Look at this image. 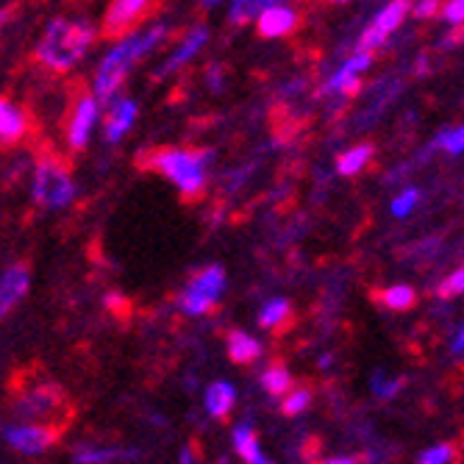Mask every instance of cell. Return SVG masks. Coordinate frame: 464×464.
Instances as JSON below:
<instances>
[{
    "instance_id": "e575fe53",
    "label": "cell",
    "mask_w": 464,
    "mask_h": 464,
    "mask_svg": "<svg viewBox=\"0 0 464 464\" xmlns=\"http://www.w3.org/2000/svg\"><path fill=\"white\" fill-rule=\"evenodd\" d=\"M453 351H456V353H459V351H464V328H461V331H459V336H456Z\"/></svg>"
},
{
    "instance_id": "f546056e",
    "label": "cell",
    "mask_w": 464,
    "mask_h": 464,
    "mask_svg": "<svg viewBox=\"0 0 464 464\" xmlns=\"http://www.w3.org/2000/svg\"><path fill=\"white\" fill-rule=\"evenodd\" d=\"M450 459H453V450L448 445H434L417 456V464H450Z\"/></svg>"
},
{
    "instance_id": "f35d334b",
    "label": "cell",
    "mask_w": 464,
    "mask_h": 464,
    "mask_svg": "<svg viewBox=\"0 0 464 464\" xmlns=\"http://www.w3.org/2000/svg\"><path fill=\"white\" fill-rule=\"evenodd\" d=\"M6 17H9V12H6V9H0V25H4V20H6Z\"/></svg>"
},
{
    "instance_id": "ac0fdd59",
    "label": "cell",
    "mask_w": 464,
    "mask_h": 464,
    "mask_svg": "<svg viewBox=\"0 0 464 464\" xmlns=\"http://www.w3.org/2000/svg\"><path fill=\"white\" fill-rule=\"evenodd\" d=\"M203 406L212 417H228L231 409L237 406V390L228 382H215L208 384L203 392Z\"/></svg>"
},
{
    "instance_id": "74e56055",
    "label": "cell",
    "mask_w": 464,
    "mask_h": 464,
    "mask_svg": "<svg viewBox=\"0 0 464 464\" xmlns=\"http://www.w3.org/2000/svg\"><path fill=\"white\" fill-rule=\"evenodd\" d=\"M320 367H323V370L331 367V356H323V359H320Z\"/></svg>"
},
{
    "instance_id": "5bb4252c",
    "label": "cell",
    "mask_w": 464,
    "mask_h": 464,
    "mask_svg": "<svg viewBox=\"0 0 464 464\" xmlns=\"http://www.w3.org/2000/svg\"><path fill=\"white\" fill-rule=\"evenodd\" d=\"M256 28L265 39H281L298 28V12L286 4H276L273 0V4L262 12V17L256 20Z\"/></svg>"
},
{
    "instance_id": "f1b7e54d",
    "label": "cell",
    "mask_w": 464,
    "mask_h": 464,
    "mask_svg": "<svg viewBox=\"0 0 464 464\" xmlns=\"http://www.w3.org/2000/svg\"><path fill=\"white\" fill-rule=\"evenodd\" d=\"M437 145L445 148L448 153H461L464 150V125H459V129H450V131H442L437 137Z\"/></svg>"
},
{
    "instance_id": "52a82bcc",
    "label": "cell",
    "mask_w": 464,
    "mask_h": 464,
    "mask_svg": "<svg viewBox=\"0 0 464 464\" xmlns=\"http://www.w3.org/2000/svg\"><path fill=\"white\" fill-rule=\"evenodd\" d=\"M62 390L53 387V384H42V387H34L28 392H23L17 401H14V414L28 420V423H36V420H45V417H53L62 406Z\"/></svg>"
},
{
    "instance_id": "ba28073f",
    "label": "cell",
    "mask_w": 464,
    "mask_h": 464,
    "mask_svg": "<svg viewBox=\"0 0 464 464\" xmlns=\"http://www.w3.org/2000/svg\"><path fill=\"white\" fill-rule=\"evenodd\" d=\"M4 440L23 456H39L53 445L56 434L36 423H9L4 426Z\"/></svg>"
},
{
    "instance_id": "7402d4cb",
    "label": "cell",
    "mask_w": 464,
    "mask_h": 464,
    "mask_svg": "<svg viewBox=\"0 0 464 464\" xmlns=\"http://www.w3.org/2000/svg\"><path fill=\"white\" fill-rule=\"evenodd\" d=\"M406 12H409V4H406V0H395V4H387L382 12H378V17L372 20V28H375V31H382L384 36H390V34L401 25V20H403Z\"/></svg>"
},
{
    "instance_id": "e0dca14e",
    "label": "cell",
    "mask_w": 464,
    "mask_h": 464,
    "mask_svg": "<svg viewBox=\"0 0 464 464\" xmlns=\"http://www.w3.org/2000/svg\"><path fill=\"white\" fill-rule=\"evenodd\" d=\"M226 345H228L231 362H237V364H250V362H256V359L262 356V351H265L256 336H250L247 331H239V328L228 331Z\"/></svg>"
},
{
    "instance_id": "9a60e30c",
    "label": "cell",
    "mask_w": 464,
    "mask_h": 464,
    "mask_svg": "<svg viewBox=\"0 0 464 464\" xmlns=\"http://www.w3.org/2000/svg\"><path fill=\"white\" fill-rule=\"evenodd\" d=\"M28 134V114L9 98H0V142L14 145Z\"/></svg>"
},
{
    "instance_id": "7a4b0ae2",
    "label": "cell",
    "mask_w": 464,
    "mask_h": 464,
    "mask_svg": "<svg viewBox=\"0 0 464 464\" xmlns=\"http://www.w3.org/2000/svg\"><path fill=\"white\" fill-rule=\"evenodd\" d=\"M92 39H95L92 23L56 17L48 23V28L42 31V39L36 42V62L45 64L48 70L67 72L90 53Z\"/></svg>"
},
{
    "instance_id": "277c9868",
    "label": "cell",
    "mask_w": 464,
    "mask_h": 464,
    "mask_svg": "<svg viewBox=\"0 0 464 464\" xmlns=\"http://www.w3.org/2000/svg\"><path fill=\"white\" fill-rule=\"evenodd\" d=\"M31 195L42 208H64L75 198V184L72 176L67 173V167L56 159H42L34 167V181H31Z\"/></svg>"
},
{
    "instance_id": "4316f807",
    "label": "cell",
    "mask_w": 464,
    "mask_h": 464,
    "mask_svg": "<svg viewBox=\"0 0 464 464\" xmlns=\"http://www.w3.org/2000/svg\"><path fill=\"white\" fill-rule=\"evenodd\" d=\"M401 387H403V378H392V382H390L384 372H375V378H372V392L378 398H384V401L392 398Z\"/></svg>"
},
{
    "instance_id": "6da1fadb",
    "label": "cell",
    "mask_w": 464,
    "mask_h": 464,
    "mask_svg": "<svg viewBox=\"0 0 464 464\" xmlns=\"http://www.w3.org/2000/svg\"><path fill=\"white\" fill-rule=\"evenodd\" d=\"M170 36V25L167 23H153L137 34L122 36L114 48H109V53L101 59L95 78H92V98L98 103H111L122 87V81L129 78L131 67L137 62H142L145 56H150L161 42Z\"/></svg>"
},
{
    "instance_id": "ffe728a7",
    "label": "cell",
    "mask_w": 464,
    "mask_h": 464,
    "mask_svg": "<svg viewBox=\"0 0 464 464\" xmlns=\"http://www.w3.org/2000/svg\"><path fill=\"white\" fill-rule=\"evenodd\" d=\"M273 4V0H237V4L228 6V20L234 25H245L250 20H259L262 12Z\"/></svg>"
},
{
    "instance_id": "7c38bea8",
    "label": "cell",
    "mask_w": 464,
    "mask_h": 464,
    "mask_svg": "<svg viewBox=\"0 0 464 464\" xmlns=\"http://www.w3.org/2000/svg\"><path fill=\"white\" fill-rule=\"evenodd\" d=\"M370 62H372L370 53L356 51L340 70L328 78V83L323 87V95H353L359 90V75L370 67Z\"/></svg>"
},
{
    "instance_id": "d6a6232c",
    "label": "cell",
    "mask_w": 464,
    "mask_h": 464,
    "mask_svg": "<svg viewBox=\"0 0 464 464\" xmlns=\"http://www.w3.org/2000/svg\"><path fill=\"white\" fill-rule=\"evenodd\" d=\"M409 9H414V14L417 17H431L434 12H440V4H437V0H423V4H414V6H409Z\"/></svg>"
},
{
    "instance_id": "30bf717a",
    "label": "cell",
    "mask_w": 464,
    "mask_h": 464,
    "mask_svg": "<svg viewBox=\"0 0 464 464\" xmlns=\"http://www.w3.org/2000/svg\"><path fill=\"white\" fill-rule=\"evenodd\" d=\"M206 42H208V28H206V25H192V28L181 36L179 45L173 48V53L161 62V67L156 70V78H167V75L179 72L181 67H187V64L203 51Z\"/></svg>"
},
{
    "instance_id": "cb8c5ba5",
    "label": "cell",
    "mask_w": 464,
    "mask_h": 464,
    "mask_svg": "<svg viewBox=\"0 0 464 464\" xmlns=\"http://www.w3.org/2000/svg\"><path fill=\"white\" fill-rule=\"evenodd\" d=\"M289 301L286 298H273V301H267L265 306H262V312H259V325L262 328H278L281 323H286L289 320Z\"/></svg>"
},
{
    "instance_id": "d6986e66",
    "label": "cell",
    "mask_w": 464,
    "mask_h": 464,
    "mask_svg": "<svg viewBox=\"0 0 464 464\" xmlns=\"http://www.w3.org/2000/svg\"><path fill=\"white\" fill-rule=\"evenodd\" d=\"M231 440H234V450L239 453L242 461H247V464H270L267 456H265L262 448H259L256 431H253L250 423H239V426L234 429Z\"/></svg>"
},
{
    "instance_id": "44dd1931",
    "label": "cell",
    "mask_w": 464,
    "mask_h": 464,
    "mask_svg": "<svg viewBox=\"0 0 464 464\" xmlns=\"http://www.w3.org/2000/svg\"><path fill=\"white\" fill-rule=\"evenodd\" d=\"M370 156H372L370 145H356V148L345 150L340 159H336V170H340L343 176H356V173H362L364 167H367Z\"/></svg>"
},
{
    "instance_id": "8d00e7d4",
    "label": "cell",
    "mask_w": 464,
    "mask_h": 464,
    "mask_svg": "<svg viewBox=\"0 0 464 464\" xmlns=\"http://www.w3.org/2000/svg\"><path fill=\"white\" fill-rule=\"evenodd\" d=\"M181 464H192V450L189 448L181 450Z\"/></svg>"
},
{
    "instance_id": "d590c367",
    "label": "cell",
    "mask_w": 464,
    "mask_h": 464,
    "mask_svg": "<svg viewBox=\"0 0 464 464\" xmlns=\"http://www.w3.org/2000/svg\"><path fill=\"white\" fill-rule=\"evenodd\" d=\"M323 464H356L353 459H345V456H336V459H328V461H323Z\"/></svg>"
},
{
    "instance_id": "836d02e7",
    "label": "cell",
    "mask_w": 464,
    "mask_h": 464,
    "mask_svg": "<svg viewBox=\"0 0 464 464\" xmlns=\"http://www.w3.org/2000/svg\"><path fill=\"white\" fill-rule=\"evenodd\" d=\"M208 78H212V87L218 90V87H220V70H218V67H212V70H208Z\"/></svg>"
},
{
    "instance_id": "5b68a950",
    "label": "cell",
    "mask_w": 464,
    "mask_h": 464,
    "mask_svg": "<svg viewBox=\"0 0 464 464\" xmlns=\"http://www.w3.org/2000/svg\"><path fill=\"white\" fill-rule=\"evenodd\" d=\"M226 289V270L220 265L203 267L181 292L179 298V309L189 317H203L206 312H212L218 306V301L223 298Z\"/></svg>"
},
{
    "instance_id": "2e32d148",
    "label": "cell",
    "mask_w": 464,
    "mask_h": 464,
    "mask_svg": "<svg viewBox=\"0 0 464 464\" xmlns=\"http://www.w3.org/2000/svg\"><path fill=\"white\" fill-rule=\"evenodd\" d=\"M140 453L134 448H109V445H78L72 450L75 464H114V461H134Z\"/></svg>"
},
{
    "instance_id": "603a6c76",
    "label": "cell",
    "mask_w": 464,
    "mask_h": 464,
    "mask_svg": "<svg viewBox=\"0 0 464 464\" xmlns=\"http://www.w3.org/2000/svg\"><path fill=\"white\" fill-rule=\"evenodd\" d=\"M262 387L270 392V395H289L292 392V375L284 364H273L262 372Z\"/></svg>"
},
{
    "instance_id": "4dcf8cb0",
    "label": "cell",
    "mask_w": 464,
    "mask_h": 464,
    "mask_svg": "<svg viewBox=\"0 0 464 464\" xmlns=\"http://www.w3.org/2000/svg\"><path fill=\"white\" fill-rule=\"evenodd\" d=\"M461 292H464V267L445 278V284L440 286V298H453V295H461Z\"/></svg>"
},
{
    "instance_id": "4fadbf2b",
    "label": "cell",
    "mask_w": 464,
    "mask_h": 464,
    "mask_svg": "<svg viewBox=\"0 0 464 464\" xmlns=\"http://www.w3.org/2000/svg\"><path fill=\"white\" fill-rule=\"evenodd\" d=\"M137 114H140L137 101H131V98H114L109 103V111H106V120H103L106 142H120L125 134H129L134 120H137Z\"/></svg>"
},
{
    "instance_id": "484cf974",
    "label": "cell",
    "mask_w": 464,
    "mask_h": 464,
    "mask_svg": "<svg viewBox=\"0 0 464 464\" xmlns=\"http://www.w3.org/2000/svg\"><path fill=\"white\" fill-rule=\"evenodd\" d=\"M309 403H312V392H309V390H292V392L284 398V414L295 417V414L306 411Z\"/></svg>"
},
{
    "instance_id": "d4e9b609",
    "label": "cell",
    "mask_w": 464,
    "mask_h": 464,
    "mask_svg": "<svg viewBox=\"0 0 464 464\" xmlns=\"http://www.w3.org/2000/svg\"><path fill=\"white\" fill-rule=\"evenodd\" d=\"M414 298H417L414 289L406 286V284H395V286H387V289L382 292L384 306H390V309H395V312L411 309V306H414Z\"/></svg>"
},
{
    "instance_id": "1f68e13d",
    "label": "cell",
    "mask_w": 464,
    "mask_h": 464,
    "mask_svg": "<svg viewBox=\"0 0 464 464\" xmlns=\"http://www.w3.org/2000/svg\"><path fill=\"white\" fill-rule=\"evenodd\" d=\"M442 17L448 23H464V0H450V4H445Z\"/></svg>"
},
{
    "instance_id": "8fae6325",
    "label": "cell",
    "mask_w": 464,
    "mask_h": 464,
    "mask_svg": "<svg viewBox=\"0 0 464 464\" xmlns=\"http://www.w3.org/2000/svg\"><path fill=\"white\" fill-rule=\"evenodd\" d=\"M31 286V270L17 262L0 273V320H4L23 298Z\"/></svg>"
},
{
    "instance_id": "9c48e42d",
    "label": "cell",
    "mask_w": 464,
    "mask_h": 464,
    "mask_svg": "<svg viewBox=\"0 0 464 464\" xmlns=\"http://www.w3.org/2000/svg\"><path fill=\"white\" fill-rule=\"evenodd\" d=\"M153 9V4L148 0H114V4L106 9L103 17V34L106 36H129L131 28Z\"/></svg>"
},
{
    "instance_id": "3957f363",
    "label": "cell",
    "mask_w": 464,
    "mask_h": 464,
    "mask_svg": "<svg viewBox=\"0 0 464 464\" xmlns=\"http://www.w3.org/2000/svg\"><path fill=\"white\" fill-rule=\"evenodd\" d=\"M215 161V153L208 148H195V150H161L153 156V167L170 181L184 198H195L203 192L208 167Z\"/></svg>"
},
{
    "instance_id": "8992f818",
    "label": "cell",
    "mask_w": 464,
    "mask_h": 464,
    "mask_svg": "<svg viewBox=\"0 0 464 464\" xmlns=\"http://www.w3.org/2000/svg\"><path fill=\"white\" fill-rule=\"evenodd\" d=\"M101 120V103L92 95H81L67 120V145L72 150H83L92 140V131Z\"/></svg>"
},
{
    "instance_id": "83f0119b",
    "label": "cell",
    "mask_w": 464,
    "mask_h": 464,
    "mask_svg": "<svg viewBox=\"0 0 464 464\" xmlns=\"http://www.w3.org/2000/svg\"><path fill=\"white\" fill-rule=\"evenodd\" d=\"M417 200H420V192H417V189H406V192H401V195L392 200V215H395V218H409V215L414 212Z\"/></svg>"
}]
</instances>
